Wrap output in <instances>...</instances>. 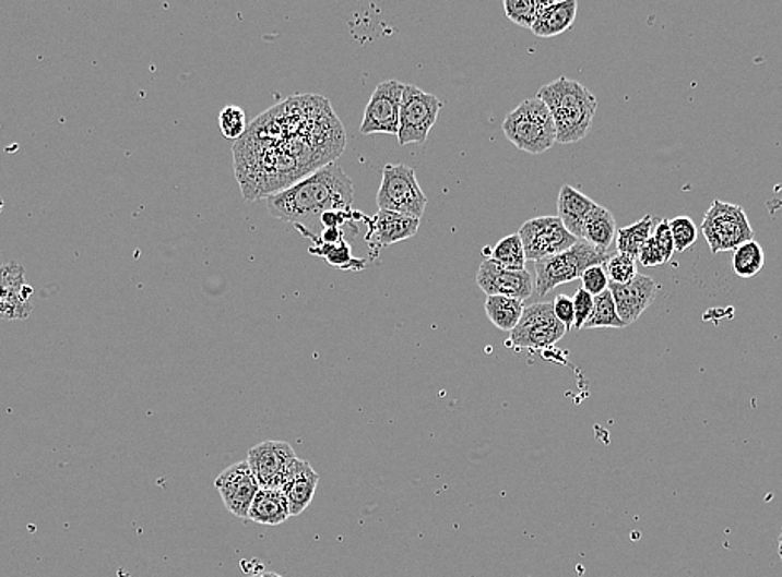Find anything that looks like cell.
I'll list each match as a JSON object with an SVG mask.
<instances>
[{
  "label": "cell",
  "instance_id": "2e32d148",
  "mask_svg": "<svg viewBox=\"0 0 782 577\" xmlns=\"http://www.w3.org/2000/svg\"><path fill=\"white\" fill-rule=\"evenodd\" d=\"M318 481H320V477L311 468L310 462L298 458V456L292 459L287 471H285L282 488H280L287 497L292 516L301 515L310 506L315 493H317Z\"/></svg>",
  "mask_w": 782,
  "mask_h": 577
},
{
  "label": "cell",
  "instance_id": "83f0119b",
  "mask_svg": "<svg viewBox=\"0 0 782 577\" xmlns=\"http://www.w3.org/2000/svg\"><path fill=\"white\" fill-rule=\"evenodd\" d=\"M603 266L608 275L609 284L626 285L638 275V260L635 256L625 255V253L612 255V259Z\"/></svg>",
  "mask_w": 782,
  "mask_h": 577
},
{
  "label": "cell",
  "instance_id": "74e56055",
  "mask_svg": "<svg viewBox=\"0 0 782 577\" xmlns=\"http://www.w3.org/2000/svg\"><path fill=\"white\" fill-rule=\"evenodd\" d=\"M262 577H283V576H280L279 573H270V570H265V573L262 574Z\"/></svg>",
  "mask_w": 782,
  "mask_h": 577
},
{
  "label": "cell",
  "instance_id": "3957f363",
  "mask_svg": "<svg viewBox=\"0 0 782 577\" xmlns=\"http://www.w3.org/2000/svg\"><path fill=\"white\" fill-rule=\"evenodd\" d=\"M538 98L552 112L558 144H577L586 137L596 116L597 100L583 84L559 77L543 85Z\"/></svg>",
  "mask_w": 782,
  "mask_h": 577
},
{
  "label": "cell",
  "instance_id": "f1b7e54d",
  "mask_svg": "<svg viewBox=\"0 0 782 577\" xmlns=\"http://www.w3.org/2000/svg\"><path fill=\"white\" fill-rule=\"evenodd\" d=\"M671 233H673L674 252L683 253L689 247L698 242L699 231L695 221L689 217H676L670 220Z\"/></svg>",
  "mask_w": 782,
  "mask_h": 577
},
{
  "label": "cell",
  "instance_id": "5b68a950",
  "mask_svg": "<svg viewBox=\"0 0 782 577\" xmlns=\"http://www.w3.org/2000/svg\"><path fill=\"white\" fill-rule=\"evenodd\" d=\"M612 250L597 249L586 240H578L577 245L566 252L535 262V287L540 297H545L559 285L578 280L590 266L604 265L612 259Z\"/></svg>",
  "mask_w": 782,
  "mask_h": 577
},
{
  "label": "cell",
  "instance_id": "d6986e66",
  "mask_svg": "<svg viewBox=\"0 0 782 577\" xmlns=\"http://www.w3.org/2000/svg\"><path fill=\"white\" fill-rule=\"evenodd\" d=\"M577 0L545 2V8L540 12L531 31L535 36L543 37V39L559 36L562 32L570 31L571 25L577 21Z\"/></svg>",
  "mask_w": 782,
  "mask_h": 577
},
{
  "label": "cell",
  "instance_id": "e0dca14e",
  "mask_svg": "<svg viewBox=\"0 0 782 577\" xmlns=\"http://www.w3.org/2000/svg\"><path fill=\"white\" fill-rule=\"evenodd\" d=\"M419 220L396 214V212L380 211L375 215L370 224V231L367 235V242L371 249H383L393 243L412 239L418 233Z\"/></svg>",
  "mask_w": 782,
  "mask_h": 577
},
{
  "label": "cell",
  "instance_id": "8d00e7d4",
  "mask_svg": "<svg viewBox=\"0 0 782 577\" xmlns=\"http://www.w3.org/2000/svg\"><path fill=\"white\" fill-rule=\"evenodd\" d=\"M778 553H779V557H781V560H782V531H781V534H779Z\"/></svg>",
  "mask_w": 782,
  "mask_h": 577
},
{
  "label": "cell",
  "instance_id": "52a82bcc",
  "mask_svg": "<svg viewBox=\"0 0 782 577\" xmlns=\"http://www.w3.org/2000/svg\"><path fill=\"white\" fill-rule=\"evenodd\" d=\"M426 202L428 200L413 168L405 164H390L383 168V179L377 193L380 211L396 212L419 220L425 214Z\"/></svg>",
  "mask_w": 782,
  "mask_h": 577
},
{
  "label": "cell",
  "instance_id": "1f68e13d",
  "mask_svg": "<svg viewBox=\"0 0 782 577\" xmlns=\"http://www.w3.org/2000/svg\"><path fill=\"white\" fill-rule=\"evenodd\" d=\"M581 288L588 293L597 297L609 288L608 275L603 265L590 266V268L581 275Z\"/></svg>",
  "mask_w": 782,
  "mask_h": 577
},
{
  "label": "cell",
  "instance_id": "d4e9b609",
  "mask_svg": "<svg viewBox=\"0 0 782 577\" xmlns=\"http://www.w3.org/2000/svg\"><path fill=\"white\" fill-rule=\"evenodd\" d=\"M583 328H626L623 320L619 318L618 310H616L615 300H613L612 291L594 297V309Z\"/></svg>",
  "mask_w": 782,
  "mask_h": 577
},
{
  "label": "cell",
  "instance_id": "d590c367",
  "mask_svg": "<svg viewBox=\"0 0 782 577\" xmlns=\"http://www.w3.org/2000/svg\"><path fill=\"white\" fill-rule=\"evenodd\" d=\"M638 262L647 266V268H657V266H663L666 263L663 252H661L657 243L654 242L653 237L644 243L643 249L639 252Z\"/></svg>",
  "mask_w": 782,
  "mask_h": 577
},
{
  "label": "cell",
  "instance_id": "44dd1931",
  "mask_svg": "<svg viewBox=\"0 0 782 577\" xmlns=\"http://www.w3.org/2000/svg\"><path fill=\"white\" fill-rule=\"evenodd\" d=\"M616 233H618V227H616L612 212L596 205L584 221L583 239L581 240H586L597 249L612 250L613 243L616 242Z\"/></svg>",
  "mask_w": 782,
  "mask_h": 577
},
{
  "label": "cell",
  "instance_id": "9c48e42d",
  "mask_svg": "<svg viewBox=\"0 0 782 577\" xmlns=\"http://www.w3.org/2000/svg\"><path fill=\"white\" fill-rule=\"evenodd\" d=\"M566 328L553 312V303H533L524 306L517 328L510 333L508 345L526 350H546L558 344Z\"/></svg>",
  "mask_w": 782,
  "mask_h": 577
},
{
  "label": "cell",
  "instance_id": "f35d334b",
  "mask_svg": "<svg viewBox=\"0 0 782 577\" xmlns=\"http://www.w3.org/2000/svg\"><path fill=\"white\" fill-rule=\"evenodd\" d=\"M245 577H262V574H248V576Z\"/></svg>",
  "mask_w": 782,
  "mask_h": 577
},
{
  "label": "cell",
  "instance_id": "5bb4252c",
  "mask_svg": "<svg viewBox=\"0 0 782 577\" xmlns=\"http://www.w3.org/2000/svg\"><path fill=\"white\" fill-rule=\"evenodd\" d=\"M476 284L482 291H485L486 297L500 294V297L514 298L520 301L528 300L535 290V280L528 269L513 272V269L503 268L491 259L485 260L479 265Z\"/></svg>",
  "mask_w": 782,
  "mask_h": 577
},
{
  "label": "cell",
  "instance_id": "f546056e",
  "mask_svg": "<svg viewBox=\"0 0 782 577\" xmlns=\"http://www.w3.org/2000/svg\"><path fill=\"white\" fill-rule=\"evenodd\" d=\"M247 117H245L244 110L237 106H227L221 112L218 117V125H221L222 133L225 139H232V141H238L244 137V133L247 132Z\"/></svg>",
  "mask_w": 782,
  "mask_h": 577
},
{
  "label": "cell",
  "instance_id": "ac0fdd59",
  "mask_svg": "<svg viewBox=\"0 0 782 577\" xmlns=\"http://www.w3.org/2000/svg\"><path fill=\"white\" fill-rule=\"evenodd\" d=\"M597 203L571 185H562L558 196V218L578 240L583 239V227L588 215Z\"/></svg>",
  "mask_w": 782,
  "mask_h": 577
},
{
  "label": "cell",
  "instance_id": "4316f807",
  "mask_svg": "<svg viewBox=\"0 0 782 577\" xmlns=\"http://www.w3.org/2000/svg\"><path fill=\"white\" fill-rule=\"evenodd\" d=\"M503 8L505 12H507V17L511 22L521 25V27L531 28L542 9L545 8V2H538V0H505Z\"/></svg>",
  "mask_w": 782,
  "mask_h": 577
},
{
  "label": "cell",
  "instance_id": "30bf717a",
  "mask_svg": "<svg viewBox=\"0 0 782 577\" xmlns=\"http://www.w3.org/2000/svg\"><path fill=\"white\" fill-rule=\"evenodd\" d=\"M518 235L523 242L526 260L533 262L566 252L578 242L577 237L566 230L558 217L531 218L521 225Z\"/></svg>",
  "mask_w": 782,
  "mask_h": 577
},
{
  "label": "cell",
  "instance_id": "277c9868",
  "mask_svg": "<svg viewBox=\"0 0 782 577\" xmlns=\"http://www.w3.org/2000/svg\"><path fill=\"white\" fill-rule=\"evenodd\" d=\"M505 137L531 155H540L556 144L555 120L538 97L528 98L508 113L503 122Z\"/></svg>",
  "mask_w": 782,
  "mask_h": 577
},
{
  "label": "cell",
  "instance_id": "9a60e30c",
  "mask_svg": "<svg viewBox=\"0 0 782 577\" xmlns=\"http://www.w3.org/2000/svg\"><path fill=\"white\" fill-rule=\"evenodd\" d=\"M657 290H660V287H657L653 278L639 274L629 284H609V291H612L613 300H615L619 318L623 320L626 326L635 323L639 316L650 309L654 298H656Z\"/></svg>",
  "mask_w": 782,
  "mask_h": 577
},
{
  "label": "cell",
  "instance_id": "4fadbf2b",
  "mask_svg": "<svg viewBox=\"0 0 782 577\" xmlns=\"http://www.w3.org/2000/svg\"><path fill=\"white\" fill-rule=\"evenodd\" d=\"M294 448L285 441L269 440L248 452L247 462L259 481L260 490H280L292 459Z\"/></svg>",
  "mask_w": 782,
  "mask_h": 577
},
{
  "label": "cell",
  "instance_id": "484cf974",
  "mask_svg": "<svg viewBox=\"0 0 782 577\" xmlns=\"http://www.w3.org/2000/svg\"><path fill=\"white\" fill-rule=\"evenodd\" d=\"M493 262L503 266L507 269H513V272H521L526 265V255H524L523 242H521L520 235H508L500 242L496 243L495 249L491 250Z\"/></svg>",
  "mask_w": 782,
  "mask_h": 577
},
{
  "label": "cell",
  "instance_id": "4dcf8cb0",
  "mask_svg": "<svg viewBox=\"0 0 782 577\" xmlns=\"http://www.w3.org/2000/svg\"><path fill=\"white\" fill-rule=\"evenodd\" d=\"M310 253L325 256L327 262L336 268H349V265L355 263V260L352 259V250L346 242L335 243V245L322 243V249H310Z\"/></svg>",
  "mask_w": 782,
  "mask_h": 577
},
{
  "label": "cell",
  "instance_id": "6da1fadb",
  "mask_svg": "<svg viewBox=\"0 0 782 577\" xmlns=\"http://www.w3.org/2000/svg\"><path fill=\"white\" fill-rule=\"evenodd\" d=\"M343 147L345 130L327 98L291 97L247 127L234 147L235 172L247 202H256L333 164Z\"/></svg>",
  "mask_w": 782,
  "mask_h": 577
},
{
  "label": "cell",
  "instance_id": "d6a6232c",
  "mask_svg": "<svg viewBox=\"0 0 782 577\" xmlns=\"http://www.w3.org/2000/svg\"><path fill=\"white\" fill-rule=\"evenodd\" d=\"M574 304V328L581 329L584 323L590 318L591 313L594 309V297L593 294L584 291L583 288H578L577 293L573 297Z\"/></svg>",
  "mask_w": 782,
  "mask_h": 577
},
{
  "label": "cell",
  "instance_id": "cb8c5ba5",
  "mask_svg": "<svg viewBox=\"0 0 782 577\" xmlns=\"http://www.w3.org/2000/svg\"><path fill=\"white\" fill-rule=\"evenodd\" d=\"M766 255L762 247L756 240L744 243L739 249L734 250L733 269L734 274L744 280L755 278L765 268Z\"/></svg>",
  "mask_w": 782,
  "mask_h": 577
},
{
  "label": "cell",
  "instance_id": "8992f818",
  "mask_svg": "<svg viewBox=\"0 0 782 577\" xmlns=\"http://www.w3.org/2000/svg\"><path fill=\"white\" fill-rule=\"evenodd\" d=\"M701 231L713 255L734 252L744 243L755 240V230L744 208L723 200H714L706 212Z\"/></svg>",
  "mask_w": 782,
  "mask_h": 577
},
{
  "label": "cell",
  "instance_id": "603a6c76",
  "mask_svg": "<svg viewBox=\"0 0 782 577\" xmlns=\"http://www.w3.org/2000/svg\"><path fill=\"white\" fill-rule=\"evenodd\" d=\"M653 227L654 218L651 215H644L635 225L618 228L615 242L618 253H625V255H631L638 260L639 252L643 249L644 243L653 237Z\"/></svg>",
  "mask_w": 782,
  "mask_h": 577
},
{
  "label": "cell",
  "instance_id": "8fae6325",
  "mask_svg": "<svg viewBox=\"0 0 782 577\" xmlns=\"http://www.w3.org/2000/svg\"><path fill=\"white\" fill-rule=\"evenodd\" d=\"M403 91H405V84L402 82H381L375 88L367 109H365L360 133L364 135H374V133L399 135Z\"/></svg>",
  "mask_w": 782,
  "mask_h": 577
},
{
  "label": "cell",
  "instance_id": "7c38bea8",
  "mask_svg": "<svg viewBox=\"0 0 782 577\" xmlns=\"http://www.w3.org/2000/svg\"><path fill=\"white\" fill-rule=\"evenodd\" d=\"M215 490L221 494L227 512L248 519V512L260 491L259 481L247 461L235 462L218 474Z\"/></svg>",
  "mask_w": 782,
  "mask_h": 577
},
{
  "label": "cell",
  "instance_id": "ba28073f",
  "mask_svg": "<svg viewBox=\"0 0 782 577\" xmlns=\"http://www.w3.org/2000/svg\"><path fill=\"white\" fill-rule=\"evenodd\" d=\"M443 101L434 94H426L415 85H405L400 107L399 142L402 147L425 144L428 133L437 123Z\"/></svg>",
  "mask_w": 782,
  "mask_h": 577
},
{
  "label": "cell",
  "instance_id": "7a4b0ae2",
  "mask_svg": "<svg viewBox=\"0 0 782 577\" xmlns=\"http://www.w3.org/2000/svg\"><path fill=\"white\" fill-rule=\"evenodd\" d=\"M353 185L340 164L325 165L282 192L266 196L270 215L297 228L313 225L327 212H348Z\"/></svg>",
  "mask_w": 782,
  "mask_h": 577
},
{
  "label": "cell",
  "instance_id": "836d02e7",
  "mask_svg": "<svg viewBox=\"0 0 782 577\" xmlns=\"http://www.w3.org/2000/svg\"><path fill=\"white\" fill-rule=\"evenodd\" d=\"M553 312L559 323L565 325L566 332H570L574 326V304L573 298L568 294H558L553 301Z\"/></svg>",
  "mask_w": 782,
  "mask_h": 577
},
{
  "label": "cell",
  "instance_id": "ffe728a7",
  "mask_svg": "<svg viewBox=\"0 0 782 577\" xmlns=\"http://www.w3.org/2000/svg\"><path fill=\"white\" fill-rule=\"evenodd\" d=\"M291 518V506L282 490H260L248 512V519L265 526L283 525Z\"/></svg>",
  "mask_w": 782,
  "mask_h": 577
},
{
  "label": "cell",
  "instance_id": "e575fe53",
  "mask_svg": "<svg viewBox=\"0 0 782 577\" xmlns=\"http://www.w3.org/2000/svg\"><path fill=\"white\" fill-rule=\"evenodd\" d=\"M653 239L654 242L657 243V247H660L661 252H663L666 263L670 262L674 253H676L674 252V240L673 233H671L670 220H661L660 224L654 227Z\"/></svg>",
  "mask_w": 782,
  "mask_h": 577
},
{
  "label": "cell",
  "instance_id": "7402d4cb",
  "mask_svg": "<svg viewBox=\"0 0 782 577\" xmlns=\"http://www.w3.org/2000/svg\"><path fill=\"white\" fill-rule=\"evenodd\" d=\"M524 301L514 300V298L500 297V294H491L486 297L485 312L489 322L501 329V332H513L520 323L523 315Z\"/></svg>",
  "mask_w": 782,
  "mask_h": 577
}]
</instances>
